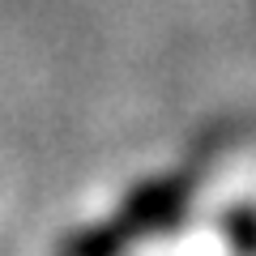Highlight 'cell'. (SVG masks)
I'll use <instances>...</instances> for the list:
<instances>
[{
    "label": "cell",
    "instance_id": "1",
    "mask_svg": "<svg viewBox=\"0 0 256 256\" xmlns=\"http://www.w3.org/2000/svg\"><path fill=\"white\" fill-rule=\"evenodd\" d=\"M184 196H188L184 180H154V184H141V188L124 201V210H120L111 222H116V230L132 244L137 235H150V230H158V226H171V222L180 218V210H184Z\"/></svg>",
    "mask_w": 256,
    "mask_h": 256
},
{
    "label": "cell",
    "instance_id": "2",
    "mask_svg": "<svg viewBox=\"0 0 256 256\" xmlns=\"http://www.w3.org/2000/svg\"><path fill=\"white\" fill-rule=\"evenodd\" d=\"M128 248V239L116 230V222H98L90 230H77L68 244H64V256H120Z\"/></svg>",
    "mask_w": 256,
    "mask_h": 256
},
{
    "label": "cell",
    "instance_id": "3",
    "mask_svg": "<svg viewBox=\"0 0 256 256\" xmlns=\"http://www.w3.org/2000/svg\"><path fill=\"white\" fill-rule=\"evenodd\" d=\"M222 230H226L230 248L244 256H256V210H248V205H235V210L222 218Z\"/></svg>",
    "mask_w": 256,
    "mask_h": 256
}]
</instances>
